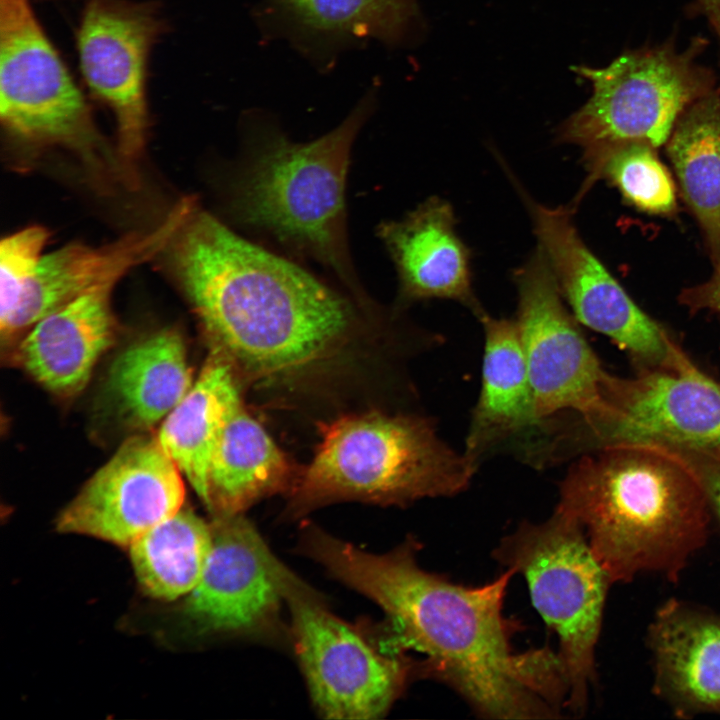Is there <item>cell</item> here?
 Instances as JSON below:
<instances>
[{
	"instance_id": "6da1fadb",
	"label": "cell",
	"mask_w": 720,
	"mask_h": 720,
	"mask_svg": "<svg viewBox=\"0 0 720 720\" xmlns=\"http://www.w3.org/2000/svg\"><path fill=\"white\" fill-rule=\"evenodd\" d=\"M298 552L378 604L398 648L424 656L418 676L453 689L479 717L555 719L566 709L562 664L549 647L518 651V624L504 615L513 570L467 586L423 569L420 543L408 537L384 554L366 552L309 525Z\"/></svg>"
},
{
	"instance_id": "7a4b0ae2",
	"label": "cell",
	"mask_w": 720,
	"mask_h": 720,
	"mask_svg": "<svg viewBox=\"0 0 720 720\" xmlns=\"http://www.w3.org/2000/svg\"><path fill=\"white\" fill-rule=\"evenodd\" d=\"M157 259L215 350L256 378L312 368L344 344L355 322L337 292L198 205Z\"/></svg>"
},
{
	"instance_id": "3957f363",
	"label": "cell",
	"mask_w": 720,
	"mask_h": 720,
	"mask_svg": "<svg viewBox=\"0 0 720 720\" xmlns=\"http://www.w3.org/2000/svg\"><path fill=\"white\" fill-rule=\"evenodd\" d=\"M557 506L581 524L612 583L641 572L677 579L708 533L710 504L696 464L659 445L617 444L577 457Z\"/></svg>"
},
{
	"instance_id": "277c9868",
	"label": "cell",
	"mask_w": 720,
	"mask_h": 720,
	"mask_svg": "<svg viewBox=\"0 0 720 720\" xmlns=\"http://www.w3.org/2000/svg\"><path fill=\"white\" fill-rule=\"evenodd\" d=\"M479 466L437 433L431 417L371 412L325 426L311 463L292 486L287 513L360 500L407 505L463 492Z\"/></svg>"
},
{
	"instance_id": "5b68a950",
	"label": "cell",
	"mask_w": 720,
	"mask_h": 720,
	"mask_svg": "<svg viewBox=\"0 0 720 720\" xmlns=\"http://www.w3.org/2000/svg\"><path fill=\"white\" fill-rule=\"evenodd\" d=\"M376 87L335 129L309 143L266 135L241 177L240 219L311 256L358 292L346 240L345 182L352 143L376 104Z\"/></svg>"
},
{
	"instance_id": "8992f818",
	"label": "cell",
	"mask_w": 720,
	"mask_h": 720,
	"mask_svg": "<svg viewBox=\"0 0 720 720\" xmlns=\"http://www.w3.org/2000/svg\"><path fill=\"white\" fill-rule=\"evenodd\" d=\"M0 123L17 148L64 149L100 181L137 185L29 0H0Z\"/></svg>"
},
{
	"instance_id": "52a82bcc",
	"label": "cell",
	"mask_w": 720,
	"mask_h": 720,
	"mask_svg": "<svg viewBox=\"0 0 720 720\" xmlns=\"http://www.w3.org/2000/svg\"><path fill=\"white\" fill-rule=\"evenodd\" d=\"M494 558L527 581L532 603L558 637L568 686L566 710L583 714L595 680V649L608 588L578 520L559 506L541 523L523 521L502 538Z\"/></svg>"
},
{
	"instance_id": "ba28073f",
	"label": "cell",
	"mask_w": 720,
	"mask_h": 720,
	"mask_svg": "<svg viewBox=\"0 0 720 720\" xmlns=\"http://www.w3.org/2000/svg\"><path fill=\"white\" fill-rule=\"evenodd\" d=\"M704 43L678 52L668 41L626 51L606 67H575L592 94L560 125L557 140L581 147L583 157L622 142L666 143L680 115L714 91V73L696 61Z\"/></svg>"
},
{
	"instance_id": "9c48e42d",
	"label": "cell",
	"mask_w": 720,
	"mask_h": 720,
	"mask_svg": "<svg viewBox=\"0 0 720 720\" xmlns=\"http://www.w3.org/2000/svg\"><path fill=\"white\" fill-rule=\"evenodd\" d=\"M602 392L599 414L561 420L554 437L561 463L629 443L720 455V383L693 362L678 370L640 368L632 378L607 373Z\"/></svg>"
},
{
	"instance_id": "30bf717a",
	"label": "cell",
	"mask_w": 720,
	"mask_h": 720,
	"mask_svg": "<svg viewBox=\"0 0 720 720\" xmlns=\"http://www.w3.org/2000/svg\"><path fill=\"white\" fill-rule=\"evenodd\" d=\"M278 585L291 615L295 651L312 701L329 719H376L399 698L417 661L387 640L339 619L281 561Z\"/></svg>"
},
{
	"instance_id": "8fae6325",
	"label": "cell",
	"mask_w": 720,
	"mask_h": 720,
	"mask_svg": "<svg viewBox=\"0 0 720 720\" xmlns=\"http://www.w3.org/2000/svg\"><path fill=\"white\" fill-rule=\"evenodd\" d=\"M166 29L156 2L86 0L76 30L83 81L90 95L113 113L115 146L136 178L149 129V59Z\"/></svg>"
},
{
	"instance_id": "7c38bea8",
	"label": "cell",
	"mask_w": 720,
	"mask_h": 720,
	"mask_svg": "<svg viewBox=\"0 0 720 720\" xmlns=\"http://www.w3.org/2000/svg\"><path fill=\"white\" fill-rule=\"evenodd\" d=\"M514 282L515 320L539 417L564 413L594 417L603 408L608 372L568 311L540 246L514 273Z\"/></svg>"
},
{
	"instance_id": "4fadbf2b",
	"label": "cell",
	"mask_w": 720,
	"mask_h": 720,
	"mask_svg": "<svg viewBox=\"0 0 720 720\" xmlns=\"http://www.w3.org/2000/svg\"><path fill=\"white\" fill-rule=\"evenodd\" d=\"M538 246L576 320L609 337L640 368L681 369L692 361L630 298L580 237L565 207L529 201Z\"/></svg>"
},
{
	"instance_id": "5bb4252c",
	"label": "cell",
	"mask_w": 720,
	"mask_h": 720,
	"mask_svg": "<svg viewBox=\"0 0 720 720\" xmlns=\"http://www.w3.org/2000/svg\"><path fill=\"white\" fill-rule=\"evenodd\" d=\"M184 499L183 475L157 438L136 435L85 483L59 514L56 528L129 547L177 513Z\"/></svg>"
},
{
	"instance_id": "9a60e30c",
	"label": "cell",
	"mask_w": 720,
	"mask_h": 720,
	"mask_svg": "<svg viewBox=\"0 0 720 720\" xmlns=\"http://www.w3.org/2000/svg\"><path fill=\"white\" fill-rule=\"evenodd\" d=\"M210 526V554L186 613L208 631L270 632L283 601L279 560L241 513L214 516Z\"/></svg>"
},
{
	"instance_id": "2e32d148",
	"label": "cell",
	"mask_w": 720,
	"mask_h": 720,
	"mask_svg": "<svg viewBox=\"0 0 720 720\" xmlns=\"http://www.w3.org/2000/svg\"><path fill=\"white\" fill-rule=\"evenodd\" d=\"M196 204L186 196L150 230L129 232L101 246L73 242L44 254L14 312L0 325L2 342L19 341L38 321L79 295L115 286L134 267L157 259Z\"/></svg>"
},
{
	"instance_id": "e0dca14e",
	"label": "cell",
	"mask_w": 720,
	"mask_h": 720,
	"mask_svg": "<svg viewBox=\"0 0 720 720\" xmlns=\"http://www.w3.org/2000/svg\"><path fill=\"white\" fill-rule=\"evenodd\" d=\"M257 10L266 32L324 67L363 41L404 44L420 26L416 0H258Z\"/></svg>"
},
{
	"instance_id": "ac0fdd59",
	"label": "cell",
	"mask_w": 720,
	"mask_h": 720,
	"mask_svg": "<svg viewBox=\"0 0 720 720\" xmlns=\"http://www.w3.org/2000/svg\"><path fill=\"white\" fill-rule=\"evenodd\" d=\"M484 332L481 385L465 438V454L478 466L499 451L520 456L538 437L537 413L515 319H479Z\"/></svg>"
},
{
	"instance_id": "d6986e66",
	"label": "cell",
	"mask_w": 720,
	"mask_h": 720,
	"mask_svg": "<svg viewBox=\"0 0 720 720\" xmlns=\"http://www.w3.org/2000/svg\"><path fill=\"white\" fill-rule=\"evenodd\" d=\"M455 225L451 205L432 197L402 220L379 225L377 234L397 269L402 303L453 300L479 320L486 311L473 291L470 251Z\"/></svg>"
},
{
	"instance_id": "ffe728a7",
	"label": "cell",
	"mask_w": 720,
	"mask_h": 720,
	"mask_svg": "<svg viewBox=\"0 0 720 720\" xmlns=\"http://www.w3.org/2000/svg\"><path fill=\"white\" fill-rule=\"evenodd\" d=\"M114 287L87 291L38 321L16 344L18 366L55 395L81 392L116 336Z\"/></svg>"
},
{
	"instance_id": "44dd1931",
	"label": "cell",
	"mask_w": 720,
	"mask_h": 720,
	"mask_svg": "<svg viewBox=\"0 0 720 720\" xmlns=\"http://www.w3.org/2000/svg\"><path fill=\"white\" fill-rule=\"evenodd\" d=\"M654 690L679 716L720 713V614L667 601L649 629Z\"/></svg>"
},
{
	"instance_id": "7402d4cb",
	"label": "cell",
	"mask_w": 720,
	"mask_h": 720,
	"mask_svg": "<svg viewBox=\"0 0 720 720\" xmlns=\"http://www.w3.org/2000/svg\"><path fill=\"white\" fill-rule=\"evenodd\" d=\"M193 382L182 335L164 328L116 356L107 374L106 394L127 426L148 429L164 420Z\"/></svg>"
},
{
	"instance_id": "603a6c76",
	"label": "cell",
	"mask_w": 720,
	"mask_h": 720,
	"mask_svg": "<svg viewBox=\"0 0 720 720\" xmlns=\"http://www.w3.org/2000/svg\"><path fill=\"white\" fill-rule=\"evenodd\" d=\"M240 406L232 363L214 349L189 391L161 422L159 444L203 503L212 454Z\"/></svg>"
},
{
	"instance_id": "cb8c5ba5",
	"label": "cell",
	"mask_w": 720,
	"mask_h": 720,
	"mask_svg": "<svg viewBox=\"0 0 720 720\" xmlns=\"http://www.w3.org/2000/svg\"><path fill=\"white\" fill-rule=\"evenodd\" d=\"M292 467L266 430L242 406L212 454L204 504L214 516L242 513L257 500L291 489Z\"/></svg>"
},
{
	"instance_id": "d4e9b609",
	"label": "cell",
	"mask_w": 720,
	"mask_h": 720,
	"mask_svg": "<svg viewBox=\"0 0 720 720\" xmlns=\"http://www.w3.org/2000/svg\"><path fill=\"white\" fill-rule=\"evenodd\" d=\"M682 197L696 217L714 267L720 265V95L692 103L667 140Z\"/></svg>"
},
{
	"instance_id": "484cf974",
	"label": "cell",
	"mask_w": 720,
	"mask_h": 720,
	"mask_svg": "<svg viewBox=\"0 0 720 720\" xmlns=\"http://www.w3.org/2000/svg\"><path fill=\"white\" fill-rule=\"evenodd\" d=\"M211 545L210 522L182 507L135 539L129 554L142 589L153 598L169 601L193 591Z\"/></svg>"
},
{
	"instance_id": "4316f807",
	"label": "cell",
	"mask_w": 720,
	"mask_h": 720,
	"mask_svg": "<svg viewBox=\"0 0 720 720\" xmlns=\"http://www.w3.org/2000/svg\"><path fill=\"white\" fill-rule=\"evenodd\" d=\"M655 149L645 142L629 141L583 157L588 176L579 197L595 181L605 178L640 211L652 215H674L677 211L675 185Z\"/></svg>"
},
{
	"instance_id": "83f0119b",
	"label": "cell",
	"mask_w": 720,
	"mask_h": 720,
	"mask_svg": "<svg viewBox=\"0 0 720 720\" xmlns=\"http://www.w3.org/2000/svg\"><path fill=\"white\" fill-rule=\"evenodd\" d=\"M49 231L40 225L19 230L0 244V325L14 312L32 280L48 241Z\"/></svg>"
},
{
	"instance_id": "f1b7e54d",
	"label": "cell",
	"mask_w": 720,
	"mask_h": 720,
	"mask_svg": "<svg viewBox=\"0 0 720 720\" xmlns=\"http://www.w3.org/2000/svg\"><path fill=\"white\" fill-rule=\"evenodd\" d=\"M678 299L690 312L708 310L720 315V265L708 281L682 290Z\"/></svg>"
},
{
	"instance_id": "f546056e",
	"label": "cell",
	"mask_w": 720,
	"mask_h": 720,
	"mask_svg": "<svg viewBox=\"0 0 720 720\" xmlns=\"http://www.w3.org/2000/svg\"><path fill=\"white\" fill-rule=\"evenodd\" d=\"M700 473L706 495L720 521V460L708 455L689 454Z\"/></svg>"
}]
</instances>
